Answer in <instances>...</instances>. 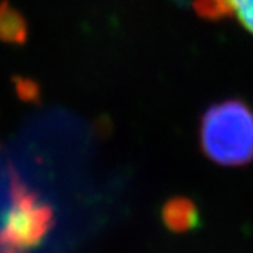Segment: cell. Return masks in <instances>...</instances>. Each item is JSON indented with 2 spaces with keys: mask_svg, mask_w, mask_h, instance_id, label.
<instances>
[{
  "mask_svg": "<svg viewBox=\"0 0 253 253\" xmlns=\"http://www.w3.org/2000/svg\"><path fill=\"white\" fill-rule=\"evenodd\" d=\"M198 142L206 159L221 167L253 162V108L241 99L209 105L200 119Z\"/></svg>",
  "mask_w": 253,
  "mask_h": 253,
  "instance_id": "cell-1",
  "label": "cell"
},
{
  "mask_svg": "<svg viewBox=\"0 0 253 253\" xmlns=\"http://www.w3.org/2000/svg\"><path fill=\"white\" fill-rule=\"evenodd\" d=\"M53 223L50 206L43 203L17 172H12L11 203L0 226V253H29L43 241Z\"/></svg>",
  "mask_w": 253,
  "mask_h": 253,
  "instance_id": "cell-2",
  "label": "cell"
},
{
  "mask_svg": "<svg viewBox=\"0 0 253 253\" xmlns=\"http://www.w3.org/2000/svg\"><path fill=\"white\" fill-rule=\"evenodd\" d=\"M192 6L203 20H235L253 34V0H194Z\"/></svg>",
  "mask_w": 253,
  "mask_h": 253,
  "instance_id": "cell-3",
  "label": "cell"
},
{
  "mask_svg": "<svg viewBox=\"0 0 253 253\" xmlns=\"http://www.w3.org/2000/svg\"><path fill=\"white\" fill-rule=\"evenodd\" d=\"M162 220L172 232H186L197 226L198 211L192 200L186 197H174L162 209Z\"/></svg>",
  "mask_w": 253,
  "mask_h": 253,
  "instance_id": "cell-4",
  "label": "cell"
},
{
  "mask_svg": "<svg viewBox=\"0 0 253 253\" xmlns=\"http://www.w3.org/2000/svg\"><path fill=\"white\" fill-rule=\"evenodd\" d=\"M28 40V23L25 15L8 0H0V42L25 44Z\"/></svg>",
  "mask_w": 253,
  "mask_h": 253,
  "instance_id": "cell-5",
  "label": "cell"
}]
</instances>
